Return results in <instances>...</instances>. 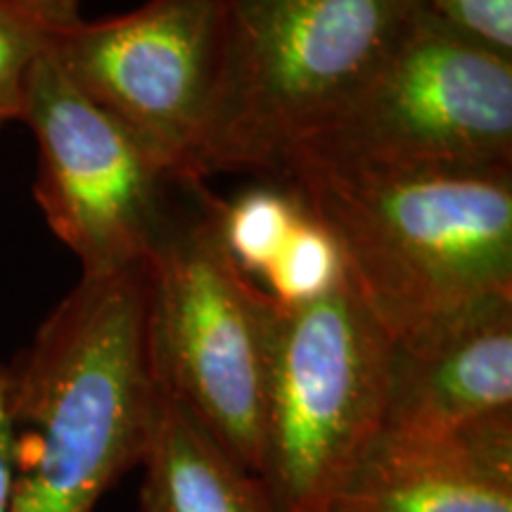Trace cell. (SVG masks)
Returning <instances> with one entry per match:
<instances>
[{"label":"cell","instance_id":"cell-14","mask_svg":"<svg viewBox=\"0 0 512 512\" xmlns=\"http://www.w3.org/2000/svg\"><path fill=\"white\" fill-rule=\"evenodd\" d=\"M261 280V287L280 304L311 302L344 283V261L337 242L306 204L290 238Z\"/></svg>","mask_w":512,"mask_h":512},{"label":"cell","instance_id":"cell-8","mask_svg":"<svg viewBox=\"0 0 512 512\" xmlns=\"http://www.w3.org/2000/svg\"><path fill=\"white\" fill-rule=\"evenodd\" d=\"M223 3L147 0L126 15L83 17L53 48L74 86L119 119L178 181L207 119Z\"/></svg>","mask_w":512,"mask_h":512},{"label":"cell","instance_id":"cell-1","mask_svg":"<svg viewBox=\"0 0 512 512\" xmlns=\"http://www.w3.org/2000/svg\"><path fill=\"white\" fill-rule=\"evenodd\" d=\"M150 261L79 283L48 313L10 377L12 484L5 512H95L140 467L159 380Z\"/></svg>","mask_w":512,"mask_h":512},{"label":"cell","instance_id":"cell-15","mask_svg":"<svg viewBox=\"0 0 512 512\" xmlns=\"http://www.w3.org/2000/svg\"><path fill=\"white\" fill-rule=\"evenodd\" d=\"M458 34L512 57V0H413Z\"/></svg>","mask_w":512,"mask_h":512},{"label":"cell","instance_id":"cell-7","mask_svg":"<svg viewBox=\"0 0 512 512\" xmlns=\"http://www.w3.org/2000/svg\"><path fill=\"white\" fill-rule=\"evenodd\" d=\"M22 121L38 145L36 204L81 273L150 261L185 183L74 86L53 50L36 64Z\"/></svg>","mask_w":512,"mask_h":512},{"label":"cell","instance_id":"cell-9","mask_svg":"<svg viewBox=\"0 0 512 512\" xmlns=\"http://www.w3.org/2000/svg\"><path fill=\"white\" fill-rule=\"evenodd\" d=\"M512 411V294L394 342L384 434L434 437Z\"/></svg>","mask_w":512,"mask_h":512},{"label":"cell","instance_id":"cell-2","mask_svg":"<svg viewBox=\"0 0 512 512\" xmlns=\"http://www.w3.org/2000/svg\"><path fill=\"white\" fill-rule=\"evenodd\" d=\"M287 188L330 230L392 342L512 294V169H382L294 152Z\"/></svg>","mask_w":512,"mask_h":512},{"label":"cell","instance_id":"cell-4","mask_svg":"<svg viewBox=\"0 0 512 512\" xmlns=\"http://www.w3.org/2000/svg\"><path fill=\"white\" fill-rule=\"evenodd\" d=\"M394 342L354 287L271 297L256 475L275 512H332L382 434Z\"/></svg>","mask_w":512,"mask_h":512},{"label":"cell","instance_id":"cell-13","mask_svg":"<svg viewBox=\"0 0 512 512\" xmlns=\"http://www.w3.org/2000/svg\"><path fill=\"white\" fill-rule=\"evenodd\" d=\"M302 211V197L287 185H256L235 200H219L216 216L223 247L240 271L249 278H261L290 238Z\"/></svg>","mask_w":512,"mask_h":512},{"label":"cell","instance_id":"cell-5","mask_svg":"<svg viewBox=\"0 0 512 512\" xmlns=\"http://www.w3.org/2000/svg\"><path fill=\"white\" fill-rule=\"evenodd\" d=\"M216 202L185 183L152 254V358L159 387L256 475L271 294L230 259Z\"/></svg>","mask_w":512,"mask_h":512},{"label":"cell","instance_id":"cell-11","mask_svg":"<svg viewBox=\"0 0 512 512\" xmlns=\"http://www.w3.org/2000/svg\"><path fill=\"white\" fill-rule=\"evenodd\" d=\"M138 512H275L264 482L159 387Z\"/></svg>","mask_w":512,"mask_h":512},{"label":"cell","instance_id":"cell-12","mask_svg":"<svg viewBox=\"0 0 512 512\" xmlns=\"http://www.w3.org/2000/svg\"><path fill=\"white\" fill-rule=\"evenodd\" d=\"M81 19V0H0V128L22 121L36 64Z\"/></svg>","mask_w":512,"mask_h":512},{"label":"cell","instance_id":"cell-10","mask_svg":"<svg viewBox=\"0 0 512 512\" xmlns=\"http://www.w3.org/2000/svg\"><path fill=\"white\" fill-rule=\"evenodd\" d=\"M332 512H512V411L434 437L382 432Z\"/></svg>","mask_w":512,"mask_h":512},{"label":"cell","instance_id":"cell-6","mask_svg":"<svg viewBox=\"0 0 512 512\" xmlns=\"http://www.w3.org/2000/svg\"><path fill=\"white\" fill-rule=\"evenodd\" d=\"M294 152L382 169H512V57L415 5L361 91Z\"/></svg>","mask_w":512,"mask_h":512},{"label":"cell","instance_id":"cell-3","mask_svg":"<svg viewBox=\"0 0 512 512\" xmlns=\"http://www.w3.org/2000/svg\"><path fill=\"white\" fill-rule=\"evenodd\" d=\"M413 0H226L219 69L185 183L275 174L380 67Z\"/></svg>","mask_w":512,"mask_h":512}]
</instances>
